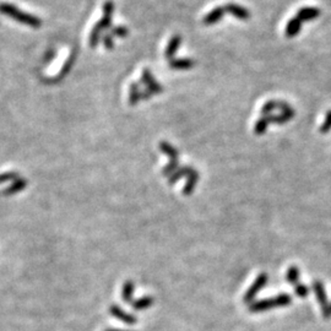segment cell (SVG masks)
Segmentation results:
<instances>
[{
	"mask_svg": "<svg viewBox=\"0 0 331 331\" xmlns=\"http://www.w3.org/2000/svg\"><path fill=\"white\" fill-rule=\"evenodd\" d=\"M0 14L9 16L12 20H16L17 23L32 27V29H39L42 26L41 18L35 16V15H31L26 11L20 10L17 6L9 4V3H0Z\"/></svg>",
	"mask_w": 331,
	"mask_h": 331,
	"instance_id": "1",
	"label": "cell"
},
{
	"mask_svg": "<svg viewBox=\"0 0 331 331\" xmlns=\"http://www.w3.org/2000/svg\"><path fill=\"white\" fill-rule=\"evenodd\" d=\"M291 303H292V297L287 293H281V295L275 296L274 298L262 299V301L252 303V304H249V311L252 313H259V312H265L277 307H286Z\"/></svg>",
	"mask_w": 331,
	"mask_h": 331,
	"instance_id": "2",
	"label": "cell"
},
{
	"mask_svg": "<svg viewBox=\"0 0 331 331\" xmlns=\"http://www.w3.org/2000/svg\"><path fill=\"white\" fill-rule=\"evenodd\" d=\"M313 291L315 293V297H317L318 302L321 305V312H323V315L325 319H330L331 318V304L327 302V297L325 289H324V284L321 281H314L313 282Z\"/></svg>",
	"mask_w": 331,
	"mask_h": 331,
	"instance_id": "3",
	"label": "cell"
},
{
	"mask_svg": "<svg viewBox=\"0 0 331 331\" xmlns=\"http://www.w3.org/2000/svg\"><path fill=\"white\" fill-rule=\"evenodd\" d=\"M266 282H268V275H266L265 272H262V274H260L258 277H256L254 283H253L252 286L249 287V290L247 291L246 296H244V302L246 303L252 302L253 299L255 298V296L258 295L262 289H264Z\"/></svg>",
	"mask_w": 331,
	"mask_h": 331,
	"instance_id": "4",
	"label": "cell"
},
{
	"mask_svg": "<svg viewBox=\"0 0 331 331\" xmlns=\"http://www.w3.org/2000/svg\"><path fill=\"white\" fill-rule=\"evenodd\" d=\"M113 12H114L113 2H111V0H107V2L103 4V16H102L101 20L98 21L97 24H96L102 31H106V30L111 29V27H112Z\"/></svg>",
	"mask_w": 331,
	"mask_h": 331,
	"instance_id": "5",
	"label": "cell"
},
{
	"mask_svg": "<svg viewBox=\"0 0 331 331\" xmlns=\"http://www.w3.org/2000/svg\"><path fill=\"white\" fill-rule=\"evenodd\" d=\"M141 82L145 83V85H146V87L148 90H150V91L152 92L153 95L161 94V92L163 91L162 86H161L160 83L156 81V79H155L152 74H151V71L148 70V69H144V70H142Z\"/></svg>",
	"mask_w": 331,
	"mask_h": 331,
	"instance_id": "6",
	"label": "cell"
},
{
	"mask_svg": "<svg viewBox=\"0 0 331 331\" xmlns=\"http://www.w3.org/2000/svg\"><path fill=\"white\" fill-rule=\"evenodd\" d=\"M224 8L226 12L231 14L232 16L239 18V20H248V18H250L249 10L242 5L234 4V3H228V4H226Z\"/></svg>",
	"mask_w": 331,
	"mask_h": 331,
	"instance_id": "7",
	"label": "cell"
},
{
	"mask_svg": "<svg viewBox=\"0 0 331 331\" xmlns=\"http://www.w3.org/2000/svg\"><path fill=\"white\" fill-rule=\"evenodd\" d=\"M226 14V10L224 6H216L215 9H212L211 11L207 12V14L204 16L203 23L206 26H210V25H216L219 21L222 20Z\"/></svg>",
	"mask_w": 331,
	"mask_h": 331,
	"instance_id": "8",
	"label": "cell"
},
{
	"mask_svg": "<svg viewBox=\"0 0 331 331\" xmlns=\"http://www.w3.org/2000/svg\"><path fill=\"white\" fill-rule=\"evenodd\" d=\"M320 14H321L320 9L314 8V6H304V8L299 9V10L297 11L296 17H298L302 23H304V21L315 20V18L320 16Z\"/></svg>",
	"mask_w": 331,
	"mask_h": 331,
	"instance_id": "9",
	"label": "cell"
},
{
	"mask_svg": "<svg viewBox=\"0 0 331 331\" xmlns=\"http://www.w3.org/2000/svg\"><path fill=\"white\" fill-rule=\"evenodd\" d=\"M109 313L113 315L114 318H117V319L122 320L123 323L125 324H129V325H133V324L136 323V318L134 315H130L128 313H125L124 311H122V308L119 307V305L117 304H113L109 307Z\"/></svg>",
	"mask_w": 331,
	"mask_h": 331,
	"instance_id": "10",
	"label": "cell"
},
{
	"mask_svg": "<svg viewBox=\"0 0 331 331\" xmlns=\"http://www.w3.org/2000/svg\"><path fill=\"white\" fill-rule=\"evenodd\" d=\"M182 45V37L179 35L173 36L171 39H169L168 45H167L166 51H165V58L167 60H172L174 59L175 52L178 51L179 46Z\"/></svg>",
	"mask_w": 331,
	"mask_h": 331,
	"instance_id": "11",
	"label": "cell"
},
{
	"mask_svg": "<svg viewBox=\"0 0 331 331\" xmlns=\"http://www.w3.org/2000/svg\"><path fill=\"white\" fill-rule=\"evenodd\" d=\"M302 21L299 20L298 17H293L287 23L286 30H284V35H286L287 38H293L301 32L302 30Z\"/></svg>",
	"mask_w": 331,
	"mask_h": 331,
	"instance_id": "12",
	"label": "cell"
},
{
	"mask_svg": "<svg viewBox=\"0 0 331 331\" xmlns=\"http://www.w3.org/2000/svg\"><path fill=\"white\" fill-rule=\"evenodd\" d=\"M296 116V112L295 109H291V111H287V112H281L280 114H277V116H274V114H269V116H265L268 117L269 122L270 123H275V124H286L287 122H290L291 119L293 118V117Z\"/></svg>",
	"mask_w": 331,
	"mask_h": 331,
	"instance_id": "13",
	"label": "cell"
},
{
	"mask_svg": "<svg viewBox=\"0 0 331 331\" xmlns=\"http://www.w3.org/2000/svg\"><path fill=\"white\" fill-rule=\"evenodd\" d=\"M195 171H196V169L194 168V167H189V166L179 167V168L174 173H173L171 177H168L169 178L168 179V184L169 185L175 184L182 177H189V175L193 174V173Z\"/></svg>",
	"mask_w": 331,
	"mask_h": 331,
	"instance_id": "14",
	"label": "cell"
},
{
	"mask_svg": "<svg viewBox=\"0 0 331 331\" xmlns=\"http://www.w3.org/2000/svg\"><path fill=\"white\" fill-rule=\"evenodd\" d=\"M168 65L174 70H188L195 67V60L183 58V59H172L168 61Z\"/></svg>",
	"mask_w": 331,
	"mask_h": 331,
	"instance_id": "15",
	"label": "cell"
},
{
	"mask_svg": "<svg viewBox=\"0 0 331 331\" xmlns=\"http://www.w3.org/2000/svg\"><path fill=\"white\" fill-rule=\"evenodd\" d=\"M27 187V181L24 178H18L17 181L12 182V184L10 187H8L6 189L3 191V194L6 196H10V195H15V194L20 193V191H23L25 188Z\"/></svg>",
	"mask_w": 331,
	"mask_h": 331,
	"instance_id": "16",
	"label": "cell"
},
{
	"mask_svg": "<svg viewBox=\"0 0 331 331\" xmlns=\"http://www.w3.org/2000/svg\"><path fill=\"white\" fill-rule=\"evenodd\" d=\"M74 63H75V53H71L70 57L68 58V60L65 61V63H64V65L61 67L59 74H58V75L55 76L54 79H52V81L58 82L59 80L63 79V77H65L68 74H69V71L71 70V68H73Z\"/></svg>",
	"mask_w": 331,
	"mask_h": 331,
	"instance_id": "17",
	"label": "cell"
},
{
	"mask_svg": "<svg viewBox=\"0 0 331 331\" xmlns=\"http://www.w3.org/2000/svg\"><path fill=\"white\" fill-rule=\"evenodd\" d=\"M141 82H133L129 90V104L135 106L139 101H141Z\"/></svg>",
	"mask_w": 331,
	"mask_h": 331,
	"instance_id": "18",
	"label": "cell"
},
{
	"mask_svg": "<svg viewBox=\"0 0 331 331\" xmlns=\"http://www.w3.org/2000/svg\"><path fill=\"white\" fill-rule=\"evenodd\" d=\"M160 150L169 157V161L178 160V157H179L178 150L174 146H172L169 142H167V141L160 142Z\"/></svg>",
	"mask_w": 331,
	"mask_h": 331,
	"instance_id": "19",
	"label": "cell"
},
{
	"mask_svg": "<svg viewBox=\"0 0 331 331\" xmlns=\"http://www.w3.org/2000/svg\"><path fill=\"white\" fill-rule=\"evenodd\" d=\"M153 303H155L153 297L146 296V297H142L140 299H138V301H133L131 307L134 308L135 311H144V309L150 308Z\"/></svg>",
	"mask_w": 331,
	"mask_h": 331,
	"instance_id": "20",
	"label": "cell"
},
{
	"mask_svg": "<svg viewBox=\"0 0 331 331\" xmlns=\"http://www.w3.org/2000/svg\"><path fill=\"white\" fill-rule=\"evenodd\" d=\"M197 182H199V172L195 171L193 174H190L189 177H188V181L187 183H185L183 189L184 195H190V194H193L194 188H195Z\"/></svg>",
	"mask_w": 331,
	"mask_h": 331,
	"instance_id": "21",
	"label": "cell"
},
{
	"mask_svg": "<svg viewBox=\"0 0 331 331\" xmlns=\"http://www.w3.org/2000/svg\"><path fill=\"white\" fill-rule=\"evenodd\" d=\"M102 33H103V31H102L97 25H95L94 29L91 31V33H90V47L91 48L97 47L98 43H100L102 38Z\"/></svg>",
	"mask_w": 331,
	"mask_h": 331,
	"instance_id": "22",
	"label": "cell"
},
{
	"mask_svg": "<svg viewBox=\"0 0 331 331\" xmlns=\"http://www.w3.org/2000/svg\"><path fill=\"white\" fill-rule=\"evenodd\" d=\"M133 295H134V282L131 281H126L124 286H123L122 298L124 299L126 303H133Z\"/></svg>",
	"mask_w": 331,
	"mask_h": 331,
	"instance_id": "23",
	"label": "cell"
},
{
	"mask_svg": "<svg viewBox=\"0 0 331 331\" xmlns=\"http://www.w3.org/2000/svg\"><path fill=\"white\" fill-rule=\"evenodd\" d=\"M299 276H301V271H299V269L297 268V266H291L289 270H287L286 280L287 282L297 284L299 282Z\"/></svg>",
	"mask_w": 331,
	"mask_h": 331,
	"instance_id": "24",
	"label": "cell"
},
{
	"mask_svg": "<svg viewBox=\"0 0 331 331\" xmlns=\"http://www.w3.org/2000/svg\"><path fill=\"white\" fill-rule=\"evenodd\" d=\"M269 124H270V122H269L268 117H261L260 119L256 120L255 126H254V133L256 135L265 134V131H266V129H268Z\"/></svg>",
	"mask_w": 331,
	"mask_h": 331,
	"instance_id": "25",
	"label": "cell"
},
{
	"mask_svg": "<svg viewBox=\"0 0 331 331\" xmlns=\"http://www.w3.org/2000/svg\"><path fill=\"white\" fill-rule=\"evenodd\" d=\"M178 168H179V167H178V160L169 161L168 165H167L165 168L162 169V174L165 175V177H171L173 173L177 171Z\"/></svg>",
	"mask_w": 331,
	"mask_h": 331,
	"instance_id": "26",
	"label": "cell"
},
{
	"mask_svg": "<svg viewBox=\"0 0 331 331\" xmlns=\"http://www.w3.org/2000/svg\"><path fill=\"white\" fill-rule=\"evenodd\" d=\"M18 178H21L20 174L15 171L2 173V174H0V184L5 183V182H15V181H17Z\"/></svg>",
	"mask_w": 331,
	"mask_h": 331,
	"instance_id": "27",
	"label": "cell"
},
{
	"mask_svg": "<svg viewBox=\"0 0 331 331\" xmlns=\"http://www.w3.org/2000/svg\"><path fill=\"white\" fill-rule=\"evenodd\" d=\"M275 109H277V100L268 101L264 104V106H262V108H261L262 117L269 116V114H271L272 111H275Z\"/></svg>",
	"mask_w": 331,
	"mask_h": 331,
	"instance_id": "28",
	"label": "cell"
},
{
	"mask_svg": "<svg viewBox=\"0 0 331 331\" xmlns=\"http://www.w3.org/2000/svg\"><path fill=\"white\" fill-rule=\"evenodd\" d=\"M111 35H113L114 37H122V38H124V37H128L129 30L126 29L125 26H116L111 30Z\"/></svg>",
	"mask_w": 331,
	"mask_h": 331,
	"instance_id": "29",
	"label": "cell"
},
{
	"mask_svg": "<svg viewBox=\"0 0 331 331\" xmlns=\"http://www.w3.org/2000/svg\"><path fill=\"white\" fill-rule=\"evenodd\" d=\"M295 292L296 295L301 297V298H305V297L309 295V289L305 286V284L298 282L297 284H295Z\"/></svg>",
	"mask_w": 331,
	"mask_h": 331,
	"instance_id": "30",
	"label": "cell"
},
{
	"mask_svg": "<svg viewBox=\"0 0 331 331\" xmlns=\"http://www.w3.org/2000/svg\"><path fill=\"white\" fill-rule=\"evenodd\" d=\"M331 130V109L327 111L326 116H325V120L320 126V133L321 134H326Z\"/></svg>",
	"mask_w": 331,
	"mask_h": 331,
	"instance_id": "31",
	"label": "cell"
},
{
	"mask_svg": "<svg viewBox=\"0 0 331 331\" xmlns=\"http://www.w3.org/2000/svg\"><path fill=\"white\" fill-rule=\"evenodd\" d=\"M102 41H103L104 47H106L108 51L114 48V36L111 35V33H104V35L102 36Z\"/></svg>",
	"mask_w": 331,
	"mask_h": 331,
	"instance_id": "32",
	"label": "cell"
},
{
	"mask_svg": "<svg viewBox=\"0 0 331 331\" xmlns=\"http://www.w3.org/2000/svg\"><path fill=\"white\" fill-rule=\"evenodd\" d=\"M152 96H155L152 92L150 91V90H148L147 87L146 89H144V90H141V95H140V97H141V100L142 101H146L148 100V98H151L152 97Z\"/></svg>",
	"mask_w": 331,
	"mask_h": 331,
	"instance_id": "33",
	"label": "cell"
},
{
	"mask_svg": "<svg viewBox=\"0 0 331 331\" xmlns=\"http://www.w3.org/2000/svg\"><path fill=\"white\" fill-rule=\"evenodd\" d=\"M107 331H120V330H107Z\"/></svg>",
	"mask_w": 331,
	"mask_h": 331,
	"instance_id": "34",
	"label": "cell"
}]
</instances>
